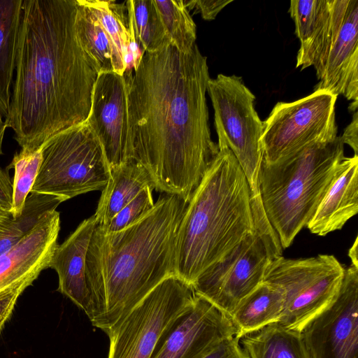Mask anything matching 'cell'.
Wrapping results in <instances>:
<instances>
[{"instance_id":"d4e9b609","label":"cell","mask_w":358,"mask_h":358,"mask_svg":"<svg viewBox=\"0 0 358 358\" xmlns=\"http://www.w3.org/2000/svg\"><path fill=\"white\" fill-rule=\"evenodd\" d=\"M65 200L59 196L30 193L22 214L0 221V256L16 245L47 214Z\"/></svg>"},{"instance_id":"7a4b0ae2","label":"cell","mask_w":358,"mask_h":358,"mask_svg":"<svg viewBox=\"0 0 358 358\" xmlns=\"http://www.w3.org/2000/svg\"><path fill=\"white\" fill-rule=\"evenodd\" d=\"M76 0H23L8 113L22 150L85 122L99 74L76 29Z\"/></svg>"},{"instance_id":"44dd1931","label":"cell","mask_w":358,"mask_h":358,"mask_svg":"<svg viewBox=\"0 0 358 358\" xmlns=\"http://www.w3.org/2000/svg\"><path fill=\"white\" fill-rule=\"evenodd\" d=\"M283 306L282 291L263 282L239 302L229 316L235 337L240 340L247 334L278 322Z\"/></svg>"},{"instance_id":"3957f363","label":"cell","mask_w":358,"mask_h":358,"mask_svg":"<svg viewBox=\"0 0 358 358\" xmlns=\"http://www.w3.org/2000/svg\"><path fill=\"white\" fill-rule=\"evenodd\" d=\"M187 203L162 193L147 215L120 231L106 233L96 223L86 254L94 327L108 334L174 275L176 236Z\"/></svg>"},{"instance_id":"8992f818","label":"cell","mask_w":358,"mask_h":358,"mask_svg":"<svg viewBox=\"0 0 358 358\" xmlns=\"http://www.w3.org/2000/svg\"><path fill=\"white\" fill-rule=\"evenodd\" d=\"M110 167L100 141L84 122L60 131L42 145V161L31 193L65 201L102 190Z\"/></svg>"},{"instance_id":"4316f807","label":"cell","mask_w":358,"mask_h":358,"mask_svg":"<svg viewBox=\"0 0 358 358\" xmlns=\"http://www.w3.org/2000/svg\"><path fill=\"white\" fill-rule=\"evenodd\" d=\"M128 17L143 51L153 52L171 43L154 0L127 1Z\"/></svg>"},{"instance_id":"ac0fdd59","label":"cell","mask_w":358,"mask_h":358,"mask_svg":"<svg viewBox=\"0 0 358 358\" xmlns=\"http://www.w3.org/2000/svg\"><path fill=\"white\" fill-rule=\"evenodd\" d=\"M358 212V155L344 157L306 227L324 236L341 229Z\"/></svg>"},{"instance_id":"e0dca14e","label":"cell","mask_w":358,"mask_h":358,"mask_svg":"<svg viewBox=\"0 0 358 358\" xmlns=\"http://www.w3.org/2000/svg\"><path fill=\"white\" fill-rule=\"evenodd\" d=\"M96 226L94 215L84 220L53 253L50 268L58 275L57 291L83 310L90 320L93 303L86 275V254Z\"/></svg>"},{"instance_id":"2e32d148","label":"cell","mask_w":358,"mask_h":358,"mask_svg":"<svg viewBox=\"0 0 358 358\" xmlns=\"http://www.w3.org/2000/svg\"><path fill=\"white\" fill-rule=\"evenodd\" d=\"M127 113L124 76L113 71L99 73L85 122L100 141L110 168L128 161Z\"/></svg>"},{"instance_id":"d590c367","label":"cell","mask_w":358,"mask_h":358,"mask_svg":"<svg viewBox=\"0 0 358 358\" xmlns=\"http://www.w3.org/2000/svg\"><path fill=\"white\" fill-rule=\"evenodd\" d=\"M6 129V126L5 124V122L3 120V117L0 116V155L3 154L2 143H3Z\"/></svg>"},{"instance_id":"4dcf8cb0","label":"cell","mask_w":358,"mask_h":358,"mask_svg":"<svg viewBox=\"0 0 358 358\" xmlns=\"http://www.w3.org/2000/svg\"><path fill=\"white\" fill-rule=\"evenodd\" d=\"M232 0H184L189 11L194 10L199 13L206 20H214L217 14Z\"/></svg>"},{"instance_id":"9a60e30c","label":"cell","mask_w":358,"mask_h":358,"mask_svg":"<svg viewBox=\"0 0 358 358\" xmlns=\"http://www.w3.org/2000/svg\"><path fill=\"white\" fill-rule=\"evenodd\" d=\"M231 336H235V329L230 319L195 294L191 304L161 336L150 358H202Z\"/></svg>"},{"instance_id":"ffe728a7","label":"cell","mask_w":358,"mask_h":358,"mask_svg":"<svg viewBox=\"0 0 358 358\" xmlns=\"http://www.w3.org/2000/svg\"><path fill=\"white\" fill-rule=\"evenodd\" d=\"M331 0H292L289 13L300 41L296 67L301 70L313 65L315 54L328 27Z\"/></svg>"},{"instance_id":"f1b7e54d","label":"cell","mask_w":358,"mask_h":358,"mask_svg":"<svg viewBox=\"0 0 358 358\" xmlns=\"http://www.w3.org/2000/svg\"><path fill=\"white\" fill-rule=\"evenodd\" d=\"M42 161V147L36 151L20 150L16 152L7 169H14L13 200L10 213L19 217L36 179Z\"/></svg>"},{"instance_id":"836d02e7","label":"cell","mask_w":358,"mask_h":358,"mask_svg":"<svg viewBox=\"0 0 358 358\" xmlns=\"http://www.w3.org/2000/svg\"><path fill=\"white\" fill-rule=\"evenodd\" d=\"M358 113L354 112L352 122L345 128L343 134L341 138L343 143L348 144L354 150L355 155H357L358 152Z\"/></svg>"},{"instance_id":"7c38bea8","label":"cell","mask_w":358,"mask_h":358,"mask_svg":"<svg viewBox=\"0 0 358 358\" xmlns=\"http://www.w3.org/2000/svg\"><path fill=\"white\" fill-rule=\"evenodd\" d=\"M316 89L358 101V0H331V17L313 65Z\"/></svg>"},{"instance_id":"603a6c76","label":"cell","mask_w":358,"mask_h":358,"mask_svg":"<svg viewBox=\"0 0 358 358\" xmlns=\"http://www.w3.org/2000/svg\"><path fill=\"white\" fill-rule=\"evenodd\" d=\"M239 341L249 358H310L301 332L277 322L247 334Z\"/></svg>"},{"instance_id":"6da1fadb","label":"cell","mask_w":358,"mask_h":358,"mask_svg":"<svg viewBox=\"0 0 358 358\" xmlns=\"http://www.w3.org/2000/svg\"><path fill=\"white\" fill-rule=\"evenodd\" d=\"M127 156L148 171L155 189L189 201L215 160L206 94L207 58L195 44L144 51L125 71Z\"/></svg>"},{"instance_id":"e575fe53","label":"cell","mask_w":358,"mask_h":358,"mask_svg":"<svg viewBox=\"0 0 358 358\" xmlns=\"http://www.w3.org/2000/svg\"><path fill=\"white\" fill-rule=\"evenodd\" d=\"M357 237L355 238L352 246L350 248L348 255L351 259L352 264L353 266L358 267V248H357Z\"/></svg>"},{"instance_id":"52a82bcc","label":"cell","mask_w":358,"mask_h":358,"mask_svg":"<svg viewBox=\"0 0 358 358\" xmlns=\"http://www.w3.org/2000/svg\"><path fill=\"white\" fill-rule=\"evenodd\" d=\"M207 92L214 109L217 137L226 142L246 176L254 216L264 217L259 190L263 122L255 108V96L242 78L234 75L219 74L210 78Z\"/></svg>"},{"instance_id":"277c9868","label":"cell","mask_w":358,"mask_h":358,"mask_svg":"<svg viewBox=\"0 0 358 358\" xmlns=\"http://www.w3.org/2000/svg\"><path fill=\"white\" fill-rule=\"evenodd\" d=\"M191 196L178 227L174 275L189 285L255 230L251 191L226 142Z\"/></svg>"},{"instance_id":"d6986e66","label":"cell","mask_w":358,"mask_h":358,"mask_svg":"<svg viewBox=\"0 0 358 358\" xmlns=\"http://www.w3.org/2000/svg\"><path fill=\"white\" fill-rule=\"evenodd\" d=\"M155 185L148 171L138 162L128 160L110 168L109 179L102 189L94 215L97 225L105 227L144 188Z\"/></svg>"},{"instance_id":"484cf974","label":"cell","mask_w":358,"mask_h":358,"mask_svg":"<svg viewBox=\"0 0 358 358\" xmlns=\"http://www.w3.org/2000/svg\"><path fill=\"white\" fill-rule=\"evenodd\" d=\"M76 1V29L82 47L96 64L99 73L113 71V49L108 34L83 1Z\"/></svg>"},{"instance_id":"30bf717a","label":"cell","mask_w":358,"mask_h":358,"mask_svg":"<svg viewBox=\"0 0 358 358\" xmlns=\"http://www.w3.org/2000/svg\"><path fill=\"white\" fill-rule=\"evenodd\" d=\"M194 296L192 286L178 277L164 280L107 334V358H150L161 336Z\"/></svg>"},{"instance_id":"83f0119b","label":"cell","mask_w":358,"mask_h":358,"mask_svg":"<svg viewBox=\"0 0 358 358\" xmlns=\"http://www.w3.org/2000/svg\"><path fill=\"white\" fill-rule=\"evenodd\" d=\"M163 24L179 51L189 53L196 44V27L184 0H154Z\"/></svg>"},{"instance_id":"f546056e","label":"cell","mask_w":358,"mask_h":358,"mask_svg":"<svg viewBox=\"0 0 358 358\" xmlns=\"http://www.w3.org/2000/svg\"><path fill=\"white\" fill-rule=\"evenodd\" d=\"M153 189L150 187L144 188L132 201L122 208L107 225L99 227L106 233H114L120 231L141 220L155 206L152 198Z\"/></svg>"},{"instance_id":"ba28073f","label":"cell","mask_w":358,"mask_h":358,"mask_svg":"<svg viewBox=\"0 0 358 358\" xmlns=\"http://www.w3.org/2000/svg\"><path fill=\"white\" fill-rule=\"evenodd\" d=\"M345 268L331 255L301 259L281 256L268 266L264 282L278 287L283 294L284 306L277 322L301 332L336 297Z\"/></svg>"},{"instance_id":"7402d4cb","label":"cell","mask_w":358,"mask_h":358,"mask_svg":"<svg viewBox=\"0 0 358 358\" xmlns=\"http://www.w3.org/2000/svg\"><path fill=\"white\" fill-rule=\"evenodd\" d=\"M23 0H0V116L6 117L15 70Z\"/></svg>"},{"instance_id":"d6a6232c","label":"cell","mask_w":358,"mask_h":358,"mask_svg":"<svg viewBox=\"0 0 358 358\" xmlns=\"http://www.w3.org/2000/svg\"><path fill=\"white\" fill-rule=\"evenodd\" d=\"M13 200V182L8 170L0 167V209L10 213Z\"/></svg>"},{"instance_id":"4fadbf2b","label":"cell","mask_w":358,"mask_h":358,"mask_svg":"<svg viewBox=\"0 0 358 358\" xmlns=\"http://www.w3.org/2000/svg\"><path fill=\"white\" fill-rule=\"evenodd\" d=\"M301 334L310 358H358V267L345 268L336 297Z\"/></svg>"},{"instance_id":"8d00e7d4","label":"cell","mask_w":358,"mask_h":358,"mask_svg":"<svg viewBox=\"0 0 358 358\" xmlns=\"http://www.w3.org/2000/svg\"><path fill=\"white\" fill-rule=\"evenodd\" d=\"M10 215H11L10 213L4 211V210H2L0 209V221L1 220L4 219L5 217H7Z\"/></svg>"},{"instance_id":"cb8c5ba5","label":"cell","mask_w":358,"mask_h":358,"mask_svg":"<svg viewBox=\"0 0 358 358\" xmlns=\"http://www.w3.org/2000/svg\"><path fill=\"white\" fill-rule=\"evenodd\" d=\"M83 1L96 15L110 38L113 49V71L123 76L131 56L127 1Z\"/></svg>"},{"instance_id":"9c48e42d","label":"cell","mask_w":358,"mask_h":358,"mask_svg":"<svg viewBox=\"0 0 358 358\" xmlns=\"http://www.w3.org/2000/svg\"><path fill=\"white\" fill-rule=\"evenodd\" d=\"M276 235L255 230L192 284L203 297L229 318L239 302L264 281L270 264L282 256Z\"/></svg>"},{"instance_id":"1f68e13d","label":"cell","mask_w":358,"mask_h":358,"mask_svg":"<svg viewBox=\"0 0 358 358\" xmlns=\"http://www.w3.org/2000/svg\"><path fill=\"white\" fill-rule=\"evenodd\" d=\"M202 358H249L239 339L231 336L224 339Z\"/></svg>"},{"instance_id":"5bb4252c","label":"cell","mask_w":358,"mask_h":358,"mask_svg":"<svg viewBox=\"0 0 358 358\" xmlns=\"http://www.w3.org/2000/svg\"><path fill=\"white\" fill-rule=\"evenodd\" d=\"M59 230L60 213L55 210L0 256V327L7 306L16 301L43 270L50 268Z\"/></svg>"},{"instance_id":"8fae6325","label":"cell","mask_w":358,"mask_h":358,"mask_svg":"<svg viewBox=\"0 0 358 358\" xmlns=\"http://www.w3.org/2000/svg\"><path fill=\"white\" fill-rule=\"evenodd\" d=\"M336 95L316 89L292 102H278L263 122V161L275 162L314 142L337 137Z\"/></svg>"},{"instance_id":"5b68a950","label":"cell","mask_w":358,"mask_h":358,"mask_svg":"<svg viewBox=\"0 0 358 358\" xmlns=\"http://www.w3.org/2000/svg\"><path fill=\"white\" fill-rule=\"evenodd\" d=\"M345 157L341 136L314 142L275 162L262 160L259 190L282 248L307 226Z\"/></svg>"}]
</instances>
